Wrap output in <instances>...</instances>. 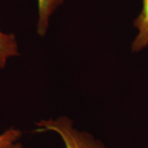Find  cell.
I'll use <instances>...</instances> for the list:
<instances>
[{
  "label": "cell",
  "instance_id": "obj_1",
  "mask_svg": "<svg viewBox=\"0 0 148 148\" xmlns=\"http://www.w3.org/2000/svg\"><path fill=\"white\" fill-rule=\"evenodd\" d=\"M36 132H56L61 138L65 148H106L101 141L89 132L79 131L68 117L41 120L36 123Z\"/></svg>",
  "mask_w": 148,
  "mask_h": 148
},
{
  "label": "cell",
  "instance_id": "obj_2",
  "mask_svg": "<svg viewBox=\"0 0 148 148\" xmlns=\"http://www.w3.org/2000/svg\"><path fill=\"white\" fill-rule=\"evenodd\" d=\"M138 33L131 45L132 53H138L148 46V0H143L142 10L133 22Z\"/></svg>",
  "mask_w": 148,
  "mask_h": 148
},
{
  "label": "cell",
  "instance_id": "obj_3",
  "mask_svg": "<svg viewBox=\"0 0 148 148\" xmlns=\"http://www.w3.org/2000/svg\"><path fill=\"white\" fill-rule=\"evenodd\" d=\"M64 2V0H37L38 21L36 31L40 36L46 35L50 17Z\"/></svg>",
  "mask_w": 148,
  "mask_h": 148
},
{
  "label": "cell",
  "instance_id": "obj_4",
  "mask_svg": "<svg viewBox=\"0 0 148 148\" xmlns=\"http://www.w3.org/2000/svg\"><path fill=\"white\" fill-rule=\"evenodd\" d=\"M18 54V44L15 35L0 31V69L5 68L9 58Z\"/></svg>",
  "mask_w": 148,
  "mask_h": 148
},
{
  "label": "cell",
  "instance_id": "obj_5",
  "mask_svg": "<svg viewBox=\"0 0 148 148\" xmlns=\"http://www.w3.org/2000/svg\"><path fill=\"white\" fill-rule=\"evenodd\" d=\"M21 138V131L11 127L0 134V148H23L19 143Z\"/></svg>",
  "mask_w": 148,
  "mask_h": 148
}]
</instances>
